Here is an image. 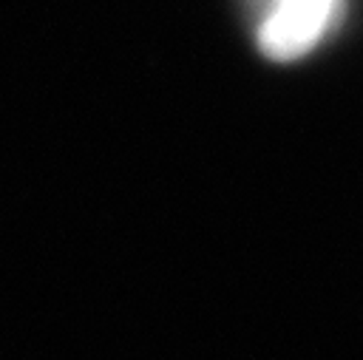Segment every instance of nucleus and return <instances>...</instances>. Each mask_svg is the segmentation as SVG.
Listing matches in <instances>:
<instances>
[{"label":"nucleus","instance_id":"1","mask_svg":"<svg viewBox=\"0 0 363 360\" xmlns=\"http://www.w3.org/2000/svg\"><path fill=\"white\" fill-rule=\"evenodd\" d=\"M255 45L272 62L312 54L343 20L346 0H252Z\"/></svg>","mask_w":363,"mask_h":360}]
</instances>
